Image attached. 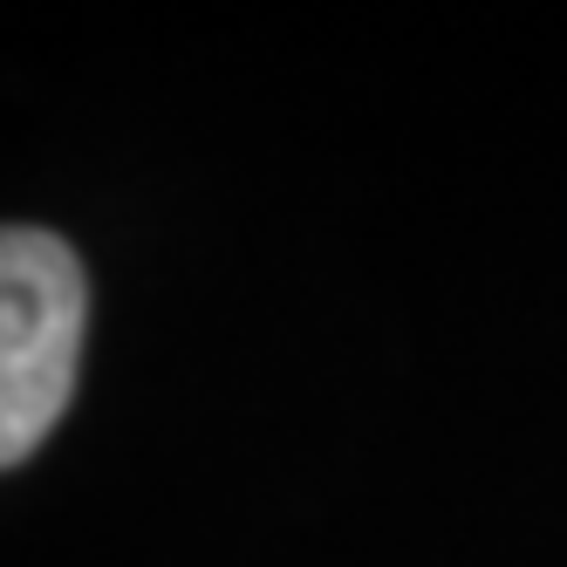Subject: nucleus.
<instances>
[{"instance_id":"1","label":"nucleus","mask_w":567,"mask_h":567,"mask_svg":"<svg viewBox=\"0 0 567 567\" xmlns=\"http://www.w3.org/2000/svg\"><path fill=\"white\" fill-rule=\"evenodd\" d=\"M90 280L69 239L0 226V472L49 444L75 396Z\"/></svg>"}]
</instances>
